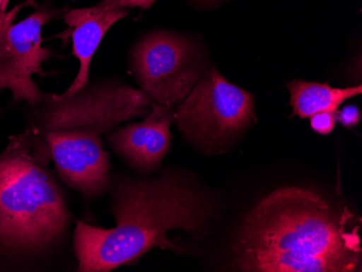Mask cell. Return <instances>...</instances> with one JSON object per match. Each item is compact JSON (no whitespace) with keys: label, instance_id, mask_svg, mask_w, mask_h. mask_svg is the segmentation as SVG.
Segmentation results:
<instances>
[{"label":"cell","instance_id":"cell-1","mask_svg":"<svg viewBox=\"0 0 362 272\" xmlns=\"http://www.w3.org/2000/svg\"><path fill=\"white\" fill-rule=\"evenodd\" d=\"M360 226L315 191L279 189L246 215L233 249L241 271H360Z\"/></svg>","mask_w":362,"mask_h":272},{"label":"cell","instance_id":"cell-14","mask_svg":"<svg viewBox=\"0 0 362 272\" xmlns=\"http://www.w3.org/2000/svg\"><path fill=\"white\" fill-rule=\"evenodd\" d=\"M335 117L341 125L351 128L358 125L360 119H361V114H360L359 109L356 105H351L344 107L341 111L335 112Z\"/></svg>","mask_w":362,"mask_h":272},{"label":"cell","instance_id":"cell-13","mask_svg":"<svg viewBox=\"0 0 362 272\" xmlns=\"http://www.w3.org/2000/svg\"><path fill=\"white\" fill-rule=\"evenodd\" d=\"M337 117L333 112H319L310 117V126L320 135H329L334 129Z\"/></svg>","mask_w":362,"mask_h":272},{"label":"cell","instance_id":"cell-6","mask_svg":"<svg viewBox=\"0 0 362 272\" xmlns=\"http://www.w3.org/2000/svg\"><path fill=\"white\" fill-rule=\"evenodd\" d=\"M130 66L152 105L175 111L204 71L199 46L180 34L158 30L134 47Z\"/></svg>","mask_w":362,"mask_h":272},{"label":"cell","instance_id":"cell-9","mask_svg":"<svg viewBox=\"0 0 362 272\" xmlns=\"http://www.w3.org/2000/svg\"><path fill=\"white\" fill-rule=\"evenodd\" d=\"M173 117L172 110L152 105L144 121L107 133V142L130 167L149 174L160 167L170 150Z\"/></svg>","mask_w":362,"mask_h":272},{"label":"cell","instance_id":"cell-7","mask_svg":"<svg viewBox=\"0 0 362 272\" xmlns=\"http://www.w3.org/2000/svg\"><path fill=\"white\" fill-rule=\"evenodd\" d=\"M64 11L46 3L18 23L10 24L0 37V93L11 91L14 102L24 101L34 107L42 100L44 93L33 76L50 75L42 66L54 56L42 46V28Z\"/></svg>","mask_w":362,"mask_h":272},{"label":"cell","instance_id":"cell-15","mask_svg":"<svg viewBox=\"0 0 362 272\" xmlns=\"http://www.w3.org/2000/svg\"><path fill=\"white\" fill-rule=\"evenodd\" d=\"M113 3L119 7L125 8V9L139 7L146 10L149 9L156 3V0H113Z\"/></svg>","mask_w":362,"mask_h":272},{"label":"cell","instance_id":"cell-16","mask_svg":"<svg viewBox=\"0 0 362 272\" xmlns=\"http://www.w3.org/2000/svg\"><path fill=\"white\" fill-rule=\"evenodd\" d=\"M200 4H204V5H211V4H216L219 0H197Z\"/></svg>","mask_w":362,"mask_h":272},{"label":"cell","instance_id":"cell-12","mask_svg":"<svg viewBox=\"0 0 362 272\" xmlns=\"http://www.w3.org/2000/svg\"><path fill=\"white\" fill-rule=\"evenodd\" d=\"M8 0H0V37L3 35L4 32L7 30L8 26L10 24L13 23L14 19L16 16L19 14L23 7H37L36 5L35 0H25L24 3L20 4V5L16 6L12 8L9 11H6L7 9Z\"/></svg>","mask_w":362,"mask_h":272},{"label":"cell","instance_id":"cell-5","mask_svg":"<svg viewBox=\"0 0 362 272\" xmlns=\"http://www.w3.org/2000/svg\"><path fill=\"white\" fill-rule=\"evenodd\" d=\"M253 119L251 93L230 84L213 68L176 107L173 123L191 143L211 150L237 137Z\"/></svg>","mask_w":362,"mask_h":272},{"label":"cell","instance_id":"cell-2","mask_svg":"<svg viewBox=\"0 0 362 272\" xmlns=\"http://www.w3.org/2000/svg\"><path fill=\"white\" fill-rule=\"evenodd\" d=\"M111 211L115 226H91L75 219L73 253L78 272H109L133 265L152 249H184L168 239L180 229L203 235L214 205L185 175L163 172L151 179L112 176Z\"/></svg>","mask_w":362,"mask_h":272},{"label":"cell","instance_id":"cell-3","mask_svg":"<svg viewBox=\"0 0 362 272\" xmlns=\"http://www.w3.org/2000/svg\"><path fill=\"white\" fill-rule=\"evenodd\" d=\"M73 223L64 190L33 155L28 134L10 137L0 153V255L63 257L73 244Z\"/></svg>","mask_w":362,"mask_h":272},{"label":"cell","instance_id":"cell-11","mask_svg":"<svg viewBox=\"0 0 362 272\" xmlns=\"http://www.w3.org/2000/svg\"><path fill=\"white\" fill-rule=\"evenodd\" d=\"M291 105L294 114L302 119L313 117L319 112H335L344 101L362 93L361 85L347 88H334L327 84L304 82L294 79L288 84Z\"/></svg>","mask_w":362,"mask_h":272},{"label":"cell","instance_id":"cell-4","mask_svg":"<svg viewBox=\"0 0 362 272\" xmlns=\"http://www.w3.org/2000/svg\"><path fill=\"white\" fill-rule=\"evenodd\" d=\"M152 103L140 89L113 81L88 83L70 95L44 93L26 127L30 142L46 134L73 131L103 136L122 122L146 117Z\"/></svg>","mask_w":362,"mask_h":272},{"label":"cell","instance_id":"cell-8","mask_svg":"<svg viewBox=\"0 0 362 272\" xmlns=\"http://www.w3.org/2000/svg\"><path fill=\"white\" fill-rule=\"evenodd\" d=\"M30 151L42 165L54 162L63 184L85 200H95L109 192L111 164L101 136L54 131L30 142Z\"/></svg>","mask_w":362,"mask_h":272},{"label":"cell","instance_id":"cell-10","mask_svg":"<svg viewBox=\"0 0 362 272\" xmlns=\"http://www.w3.org/2000/svg\"><path fill=\"white\" fill-rule=\"evenodd\" d=\"M127 14L128 10L115 5L113 0H101L91 7L63 12L61 18L68 28L61 37L69 36L72 40L73 56L78 60L79 68L72 84L61 95H72L88 84L93 57L107 30Z\"/></svg>","mask_w":362,"mask_h":272}]
</instances>
